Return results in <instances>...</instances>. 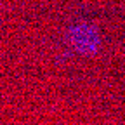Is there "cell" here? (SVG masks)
<instances>
[{"mask_svg": "<svg viewBox=\"0 0 125 125\" xmlns=\"http://www.w3.org/2000/svg\"><path fill=\"white\" fill-rule=\"evenodd\" d=\"M68 38L76 51L90 54L99 45V35L94 26L90 24H76L68 31Z\"/></svg>", "mask_w": 125, "mask_h": 125, "instance_id": "1", "label": "cell"}]
</instances>
